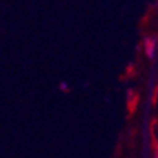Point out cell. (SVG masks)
<instances>
[{
	"label": "cell",
	"mask_w": 158,
	"mask_h": 158,
	"mask_svg": "<svg viewBox=\"0 0 158 158\" xmlns=\"http://www.w3.org/2000/svg\"><path fill=\"white\" fill-rule=\"evenodd\" d=\"M144 49H145V54H147L148 58H152L155 54V49H157V41H155V38L145 37L144 38Z\"/></svg>",
	"instance_id": "6da1fadb"
}]
</instances>
